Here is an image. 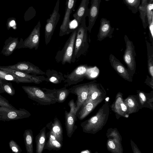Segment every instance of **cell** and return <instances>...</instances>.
<instances>
[{"instance_id":"cell-29","label":"cell","mask_w":153,"mask_h":153,"mask_svg":"<svg viewBox=\"0 0 153 153\" xmlns=\"http://www.w3.org/2000/svg\"><path fill=\"white\" fill-rule=\"evenodd\" d=\"M153 0H148L146 15L148 25L153 21Z\"/></svg>"},{"instance_id":"cell-34","label":"cell","mask_w":153,"mask_h":153,"mask_svg":"<svg viewBox=\"0 0 153 153\" xmlns=\"http://www.w3.org/2000/svg\"><path fill=\"white\" fill-rule=\"evenodd\" d=\"M68 105L70 108L69 111L76 114L78 110L76 109V105H75L74 100L72 99L69 102Z\"/></svg>"},{"instance_id":"cell-36","label":"cell","mask_w":153,"mask_h":153,"mask_svg":"<svg viewBox=\"0 0 153 153\" xmlns=\"http://www.w3.org/2000/svg\"><path fill=\"white\" fill-rule=\"evenodd\" d=\"M149 25V29L151 33L152 37L153 38V21H152Z\"/></svg>"},{"instance_id":"cell-14","label":"cell","mask_w":153,"mask_h":153,"mask_svg":"<svg viewBox=\"0 0 153 153\" xmlns=\"http://www.w3.org/2000/svg\"><path fill=\"white\" fill-rule=\"evenodd\" d=\"M46 127L56 138L57 140L62 144L63 132L61 123L58 118L56 117L53 121L48 123Z\"/></svg>"},{"instance_id":"cell-16","label":"cell","mask_w":153,"mask_h":153,"mask_svg":"<svg viewBox=\"0 0 153 153\" xmlns=\"http://www.w3.org/2000/svg\"><path fill=\"white\" fill-rule=\"evenodd\" d=\"M65 125L68 137L71 138L77 128L75 125L76 120V114L65 110Z\"/></svg>"},{"instance_id":"cell-40","label":"cell","mask_w":153,"mask_h":153,"mask_svg":"<svg viewBox=\"0 0 153 153\" xmlns=\"http://www.w3.org/2000/svg\"><path fill=\"white\" fill-rule=\"evenodd\" d=\"M108 145L109 147L112 149H114L115 147V145L112 141H109L108 143Z\"/></svg>"},{"instance_id":"cell-35","label":"cell","mask_w":153,"mask_h":153,"mask_svg":"<svg viewBox=\"0 0 153 153\" xmlns=\"http://www.w3.org/2000/svg\"><path fill=\"white\" fill-rule=\"evenodd\" d=\"M16 19L13 17L9 18L8 19L7 22V28L9 30L12 27L16 25Z\"/></svg>"},{"instance_id":"cell-17","label":"cell","mask_w":153,"mask_h":153,"mask_svg":"<svg viewBox=\"0 0 153 153\" xmlns=\"http://www.w3.org/2000/svg\"><path fill=\"white\" fill-rule=\"evenodd\" d=\"M109 60L112 66L120 76L127 80H132L131 76L127 69L114 55H110Z\"/></svg>"},{"instance_id":"cell-5","label":"cell","mask_w":153,"mask_h":153,"mask_svg":"<svg viewBox=\"0 0 153 153\" xmlns=\"http://www.w3.org/2000/svg\"><path fill=\"white\" fill-rule=\"evenodd\" d=\"M59 5V0H57L50 18L46 21L45 29V42L46 45L50 42L60 18Z\"/></svg>"},{"instance_id":"cell-13","label":"cell","mask_w":153,"mask_h":153,"mask_svg":"<svg viewBox=\"0 0 153 153\" xmlns=\"http://www.w3.org/2000/svg\"><path fill=\"white\" fill-rule=\"evenodd\" d=\"M0 69L9 72L16 76L29 80L31 83L39 84L44 81H45L46 80V78L43 75L30 74L19 71L4 68L1 66H0Z\"/></svg>"},{"instance_id":"cell-39","label":"cell","mask_w":153,"mask_h":153,"mask_svg":"<svg viewBox=\"0 0 153 153\" xmlns=\"http://www.w3.org/2000/svg\"><path fill=\"white\" fill-rule=\"evenodd\" d=\"M98 93L97 91L93 92L91 94V98L92 100L95 99L98 96Z\"/></svg>"},{"instance_id":"cell-27","label":"cell","mask_w":153,"mask_h":153,"mask_svg":"<svg viewBox=\"0 0 153 153\" xmlns=\"http://www.w3.org/2000/svg\"><path fill=\"white\" fill-rule=\"evenodd\" d=\"M123 1L132 12L135 13L137 12L141 0H123Z\"/></svg>"},{"instance_id":"cell-19","label":"cell","mask_w":153,"mask_h":153,"mask_svg":"<svg viewBox=\"0 0 153 153\" xmlns=\"http://www.w3.org/2000/svg\"><path fill=\"white\" fill-rule=\"evenodd\" d=\"M89 3V0H82L77 10L73 15V17L77 21L78 25L81 23L84 19H85V18L88 16Z\"/></svg>"},{"instance_id":"cell-41","label":"cell","mask_w":153,"mask_h":153,"mask_svg":"<svg viewBox=\"0 0 153 153\" xmlns=\"http://www.w3.org/2000/svg\"><path fill=\"white\" fill-rule=\"evenodd\" d=\"M140 97L142 99L143 101H145L146 100V97L144 94L142 93H140L139 94Z\"/></svg>"},{"instance_id":"cell-37","label":"cell","mask_w":153,"mask_h":153,"mask_svg":"<svg viewBox=\"0 0 153 153\" xmlns=\"http://www.w3.org/2000/svg\"><path fill=\"white\" fill-rule=\"evenodd\" d=\"M98 118L96 116L94 117H92L90 120V122L91 123L94 124L96 123L97 121Z\"/></svg>"},{"instance_id":"cell-8","label":"cell","mask_w":153,"mask_h":153,"mask_svg":"<svg viewBox=\"0 0 153 153\" xmlns=\"http://www.w3.org/2000/svg\"><path fill=\"white\" fill-rule=\"evenodd\" d=\"M2 66L28 74L37 75L45 74V72L43 71L38 67L28 61H21L13 65Z\"/></svg>"},{"instance_id":"cell-33","label":"cell","mask_w":153,"mask_h":153,"mask_svg":"<svg viewBox=\"0 0 153 153\" xmlns=\"http://www.w3.org/2000/svg\"><path fill=\"white\" fill-rule=\"evenodd\" d=\"M0 106L7 107L11 109H16L9 103L8 100L1 95H0Z\"/></svg>"},{"instance_id":"cell-2","label":"cell","mask_w":153,"mask_h":153,"mask_svg":"<svg viewBox=\"0 0 153 153\" xmlns=\"http://www.w3.org/2000/svg\"><path fill=\"white\" fill-rule=\"evenodd\" d=\"M77 31L76 27L72 31L62 50L59 51L56 56V60L61 62L62 65L67 63L71 64L72 62Z\"/></svg>"},{"instance_id":"cell-7","label":"cell","mask_w":153,"mask_h":153,"mask_svg":"<svg viewBox=\"0 0 153 153\" xmlns=\"http://www.w3.org/2000/svg\"><path fill=\"white\" fill-rule=\"evenodd\" d=\"M85 65H80L76 67L70 74H64L65 83V87H67L76 84L82 81L86 77V72L88 69Z\"/></svg>"},{"instance_id":"cell-10","label":"cell","mask_w":153,"mask_h":153,"mask_svg":"<svg viewBox=\"0 0 153 153\" xmlns=\"http://www.w3.org/2000/svg\"><path fill=\"white\" fill-rule=\"evenodd\" d=\"M126 43V49L124 54V61L127 65L128 69L133 74L135 72L136 64L134 58V46L126 35L125 37Z\"/></svg>"},{"instance_id":"cell-15","label":"cell","mask_w":153,"mask_h":153,"mask_svg":"<svg viewBox=\"0 0 153 153\" xmlns=\"http://www.w3.org/2000/svg\"><path fill=\"white\" fill-rule=\"evenodd\" d=\"M101 0H91V5L89 9L88 25V30L90 32L98 16Z\"/></svg>"},{"instance_id":"cell-11","label":"cell","mask_w":153,"mask_h":153,"mask_svg":"<svg viewBox=\"0 0 153 153\" xmlns=\"http://www.w3.org/2000/svg\"><path fill=\"white\" fill-rule=\"evenodd\" d=\"M88 85L81 84L74 85L69 89L70 93L77 97L76 108L78 111L87 99L88 95Z\"/></svg>"},{"instance_id":"cell-3","label":"cell","mask_w":153,"mask_h":153,"mask_svg":"<svg viewBox=\"0 0 153 153\" xmlns=\"http://www.w3.org/2000/svg\"><path fill=\"white\" fill-rule=\"evenodd\" d=\"M22 87L29 98L42 105H49L56 102L39 87L31 86H23Z\"/></svg>"},{"instance_id":"cell-18","label":"cell","mask_w":153,"mask_h":153,"mask_svg":"<svg viewBox=\"0 0 153 153\" xmlns=\"http://www.w3.org/2000/svg\"><path fill=\"white\" fill-rule=\"evenodd\" d=\"M3 81H11L17 83H31L30 81L26 79L16 76L9 72L0 69V94L4 92L1 87V85Z\"/></svg>"},{"instance_id":"cell-28","label":"cell","mask_w":153,"mask_h":153,"mask_svg":"<svg viewBox=\"0 0 153 153\" xmlns=\"http://www.w3.org/2000/svg\"><path fill=\"white\" fill-rule=\"evenodd\" d=\"M1 87L4 92L6 93L10 96H13L15 94V90L10 82H8L7 81H3Z\"/></svg>"},{"instance_id":"cell-9","label":"cell","mask_w":153,"mask_h":153,"mask_svg":"<svg viewBox=\"0 0 153 153\" xmlns=\"http://www.w3.org/2000/svg\"><path fill=\"white\" fill-rule=\"evenodd\" d=\"M76 0H66L65 13L60 27L59 36H62L70 33V16L76 5Z\"/></svg>"},{"instance_id":"cell-43","label":"cell","mask_w":153,"mask_h":153,"mask_svg":"<svg viewBox=\"0 0 153 153\" xmlns=\"http://www.w3.org/2000/svg\"><path fill=\"white\" fill-rule=\"evenodd\" d=\"M105 0V1H109V0Z\"/></svg>"},{"instance_id":"cell-42","label":"cell","mask_w":153,"mask_h":153,"mask_svg":"<svg viewBox=\"0 0 153 153\" xmlns=\"http://www.w3.org/2000/svg\"><path fill=\"white\" fill-rule=\"evenodd\" d=\"M121 106L122 110L124 111H126L127 108L126 106L123 103H121Z\"/></svg>"},{"instance_id":"cell-22","label":"cell","mask_w":153,"mask_h":153,"mask_svg":"<svg viewBox=\"0 0 153 153\" xmlns=\"http://www.w3.org/2000/svg\"><path fill=\"white\" fill-rule=\"evenodd\" d=\"M113 28L111 27L110 21L105 18H102L100 21V26L98 35V38L102 39L111 33Z\"/></svg>"},{"instance_id":"cell-31","label":"cell","mask_w":153,"mask_h":153,"mask_svg":"<svg viewBox=\"0 0 153 153\" xmlns=\"http://www.w3.org/2000/svg\"><path fill=\"white\" fill-rule=\"evenodd\" d=\"M36 14L35 9L32 7H30L26 11L24 16L25 21L30 20L33 18Z\"/></svg>"},{"instance_id":"cell-1","label":"cell","mask_w":153,"mask_h":153,"mask_svg":"<svg viewBox=\"0 0 153 153\" xmlns=\"http://www.w3.org/2000/svg\"><path fill=\"white\" fill-rule=\"evenodd\" d=\"M77 31L72 62H74L83 54L88 49L87 27L85 19H84L77 27Z\"/></svg>"},{"instance_id":"cell-6","label":"cell","mask_w":153,"mask_h":153,"mask_svg":"<svg viewBox=\"0 0 153 153\" xmlns=\"http://www.w3.org/2000/svg\"><path fill=\"white\" fill-rule=\"evenodd\" d=\"M31 114L24 108L13 109L0 106V121H8L29 117Z\"/></svg>"},{"instance_id":"cell-4","label":"cell","mask_w":153,"mask_h":153,"mask_svg":"<svg viewBox=\"0 0 153 153\" xmlns=\"http://www.w3.org/2000/svg\"><path fill=\"white\" fill-rule=\"evenodd\" d=\"M41 24L39 21L28 36L24 40L21 38L16 49L28 48L37 50L39 46L40 38Z\"/></svg>"},{"instance_id":"cell-32","label":"cell","mask_w":153,"mask_h":153,"mask_svg":"<svg viewBox=\"0 0 153 153\" xmlns=\"http://www.w3.org/2000/svg\"><path fill=\"white\" fill-rule=\"evenodd\" d=\"M148 54V65L149 73L152 76V79L153 77V54Z\"/></svg>"},{"instance_id":"cell-30","label":"cell","mask_w":153,"mask_h":153,"mask_svg":"<svg viewBox=\"0 0 153 153\" xmlns=\"http://www.w3.org/2000/svg\"><path fill=\"white\" fill-rule=\"evenodd\" d=\"M10 149L12 152L15 153H21L22 150L20 146L14 140H12L9 143Z\"/></svg>"},{"instance_id":"cell-21","label":"cell","mask_w":153,"mask_h":153,"mask_svg":"<svg viewBox=\"0 0 153 153\" xmlns=\"http://www.w3.org/2000/svg\"><path fill=\"white\" fill-rule=\"evenodd\" d=\"M46 140L44 149L58 151L60 149L62 146L56 137L49 131L46 134Z\"/></svg>"},{"instance_id":"cell-38","label":"cell","mask_w":153,"mask_h":153,"mask_svg":"<svg viewBox=\"0 0 153 153\" xmlns=\"http://www.w3.org/2000/svg\"><path fill=\"white\" fill-rule=\"evenodd\" d=\"M128 105L130 107H133L134 106V103L132 99H129L128 100Z\"/></svg>"},{"instance_id":"cell-12","label":"cell","mask_w":153,"mask_h":153,"mask_svg":"<svg viewBox=\"0 0 153 153\" xmlns=\"http://www.w3.org/2000/svg\"><path fill=\"white\" fill-rule=\"evenodd\" d=\"M42 89L49 97L59 103L64 102L70 93V89L66 87L59 89H50L45 88Z\"/></svg>"},{"instance_id":"cell-24","label":"cell","mask_w":153,"mask_h":153,"mask_svg":"<svg viewBox=\"0 0 153 153\" xmlns=\"http://www.w3.org/2000/svg\"><path fill=\"white\" fill-rule=\"evenodd\" d=\"M46 140V127H44L35 137L36 153H42Z\"/></svg>"},{"instance_id":"cell-23","label":"cell","mask_w":153,"mask_h":153,"mask_svg":"<svg viewBox=\"0 0 153 153\" xmlns=\"http://www.w3.org/2000/svg\"><path fill=\"white\" fill-rule=\"evenodd\" d=\"M47 76L46 81L55 84H59L64 82L65 78L62 73L53 70L48 69L46 71L45 74Z\"/></svg>"},{"instance_id":"cell-20","label":"cell","mask_w":153,"mask_h":153,"mask_svg":"<svg viewBox=\"0 0 153 153\" xmlns=\"http://www.w3.org/2000/svg\"><path fill=\"white\" fill-rule=\"evenodd\" d=\"M18 38V37H9L5 41L1 53L6 56L12 54L16 49L17 45L19 42Z\"/></svg>"},{"instance_id":"cell-25","label":"cell","mask_w":153,"mask_h":153,"mask_svg":"<svg viewBox=\"0 0 153 153\" xmlns=\"http://www.w3.org/2000/svg\"><path fill=\"white\" fill-rule=\"evenodd\" d=\"M23 137L27 153H33V135L32 130H25L23 134Z\"/></svg>"},{"instance_id":"cell-26","label":"cell","mask_w":153,"mask_h":153,"mask_svg":"<svg viewBox=\"0 0 153 153\" xmlns=\"http://www.w3.org/2000/svg\"><path fill=\"white\" fill-rule=\"evenodd\" d=\"M141 4L140 5L138 10L140 13V16L142 22L143 27L146 28L148 25L146 15V7L148 0H141Z\"/></svg>"}]
</instances>
